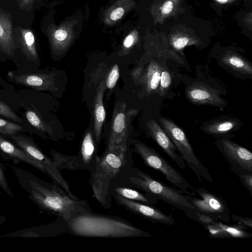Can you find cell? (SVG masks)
<instances>
[{
  "label": "cell",
  "instance_id": "1",
  "mask_svg": "<svg viewBox=\"0 0 252 252\" xmlns=\"http://www.w3.org/2000/svg\"><path fill=\"white\" fill-rule=\"evenodd\" d=\"M19 182L32 201L43 211L66 221L79 214L92 212L85 200L71 197L63 188L43 181L25 170L13 167Z\"/></svg>",
  "mask_w": 252,
  "mask_h": 252
},
{
  "label": "cell",
  "instance_id": "2",
  "mask_svg": "<svg viewBox=\"0 0 252 252\" xmlns=\"http://www.w3.org/2000/svg\"><path fill=\"white\" fill-rule=\"evenodd\" d=\"M75 235L87 237H135L152 235L120 218L92 212L79 214L66 221Z\"/></svg>",
  "mask_w": 252,
  "mask_h": 252
},
{
  "label": "cell",
  "instance_id": "3",
  "mask_svg": "<svg viewBox=\"0 0 252 252\" xmlns=\"http://www.w3.org/2000/svg\"><path fill=\"white\" fill-rule=\"evenodd\" d=\"M128 180L133 186L176 208L196 221L198 212L192 204L189 194L177 188L168 186L136 168L133 169Z\"/></svg>",
  "mask_w": 252,
  "mask_h": 252
},
{
  "label": "cell",
  "instance_id": "4",
  "mask_svg": "<svg viewBox=\"0 0 252 252\" xmlns=\"http://www.w3.org/2000/svg\"><path fill=\"white\" fill-rule=\"evenodd\" d=\"M127 140L126 139L114 146H107L103 155L97 160L91 183L94 196L103 205L108 202L110 182L126 164Z\"/></svg>",
  "mask_w": 252,
  "mask_h": 252
},
{
  "label": "cell",
  "instance_id": "5",
  "mask_svg": "<svg viewBox=\"0 0 252 252\" xmlns=\"http://www.w3.org/2000/svg\"><path fill=\"white\" fill-rule=\"evenodd\" d=\"M159 122L177 151L187 165L193 172L199 181L205 180L213 183V179L206 167L195 155L184 131L170 119L161 117Z\"/></svg>",
  "mask_w": 252,
  "mask_h": 252
},
{
  "label": "cell",
  "instance_id": "6",
  "mask_svg": "<svg viewBox=\"0 0 252 252\" xmlns=\"http://www.w3.org/2000/svg\"><path fill=\"white\" fill-rule=\"evenodd\" d=\"M135 152L148 166L162 173L166 180L184 193L190 194L194 187L158 153L144 143L133 140Z\"/></svg>",
  "mask_w": 252,
  "mask_h": 252
},
{
  "label": "cell",
  "instance_id": "7",
  "mask_svg": "<svg viewBox=\"0 0 252 252\" xmlns=\"http://www.w3.org/2000/svg\"><path fill=\"white\" fill-rule=\"evenodd\" d=\"M16 65L18 69H37L40 66L35 34L31 27L17 24L13 29Z\"/></svg>",
  "mask_w": 252,
  "mask_h": 252
},
{
  "label": "cell",
  "instance_id": "8",
  "mask_svg": "<svg viewBox=\"0 0 252 252\" xmlns=\"http://www.w3.org/2000/svg\"><path fill=\"white\" fill-rule=\"evenodd\" d=\"M7 137L29 156L42 164L46 170L47 175L71 197L78 198L70 191L69 184L63 178L55 163L42 152L31 137L19 133Z\"/></svg>",
  "mask_w": 252,
  "mask_h": 252
},
{
  "label": "cell",
  "instance_id": "9",
  "mask_svg": "<svg viewBox=\"0 0 252 252\" xmlns=\"http://www.w3.org/2000/svg\"><path fill=\"white\" fill-rule=\"evenodd\" d=\"M189 195L191 196L192 204L198 212L225 223L229 222L230 212L221 197L200 187H194Z\"/></svg>",
  "mask_w": 252,
  "mask_h": 252
},
{
  "label": "cell",
  "instance_id": "10",
  "mask_svg": "<svg viewBox=\"0 0 252 252\" xmlns=\"http://www.w3.org/2000/svg\"><path fill=\"white\" fill-rule=\"evenodd\" d=\"M20 15L12 3L0 7V59L12 60L16 64V49L13 29L20 24Z\"/></svg>",
  "mask_w": 252,
  "mask_h": 252
},
{
  "label": "cell",
  "instance_id": "11",
  "mask_svg": "<svg viewBox=\"0 0 252 252\" xmlns=\"http://www.w3.org/2000/svg\"><path fill=\"white\" fill-rule=\"evenodd\" d=\"M216 143L235 174L252 173V153L249 150L228 139H220Z\"/></svg>",
  "mask_w": 252,
  "mask_h": 252
},
{
  "label": "cell",
  "instance_id": "12",
  "mask_svg": "<svg viewBox=\"0 0 252 252\" xmlns=\"http://www.w3.org/2000/svg\"><path fill=\"white\" fill-rule=\"evenodd\" d=\"M8 80L28 89L40 91L55 92L57 88L54 74L37 71V69H17L7 73Z\"/></svg>",
  "mask_w": 252,
  "mask_h": 252
},
{
  "label": "cell",
  "instance_id": "13",
  "mask_svg": "<svg viewBox=\"0 0 252 252\" xmlns=\"http://www.w3.org/2000/svg\"><path fill=\"white\" fill-rule=\"evenodd\" d=\"M77 23L76 20H70L58 26L53 23L48 25L44 32L52 55L60 56L68 49L75 38V27Z\"/></svg>",
  "mask_w": 252,
  "mask_h": 252
},
{
  "label": "cell",
  "instance_id": "14",
  "mask_svg": "<svg viewBox=\"0 0 252 252\" xmlns=\"http://www.w3.org/2000/svg\"><path fill=\"white\" fill-rule=\"evenodd\" d=\"M138 113L135 109L127 108L126 103L118 102L113 111L108 146H113L127 139L130 122Z\"/></svg>",
  "mask_w": 252,
  "mask_h": 252
},
{
  "label": "cell",
  "instance_id": "15",
  "mask_svg": "<svg viewBox=\"0 0 252 252\" xmlns=\"http://www.w3.org/2000/svg\"><path fill=\"white\" fill-rule=\"evenodd\" d=\"M114 197L118 203L126 209L153 223L167 225H172L175 223V220L171 215L164 213L153 205L128 199L117 194Z\"/></svg>",
  "mask_w": 252,
  "mask_h": 252
},
{
  "label": "cell",
  "instance_id": "16",
  "mask_svg": "<svg viewBox=\"0 0 252 252\" xmlns=\"http://www.w3.org/2000/svg\"><path fill=\"white\" fill-rule=\"evenodd\" d=\"M186 92L188 99L194 104L219 107L225 104L218 90L202 82L193 83L188 87Z\"/></svg>",
  "mask_w": 252,
  "mask_h": 252
},
{
  "label": "cell",
  "instance_id": "17",
  "mask_svg": "<svg viewBox=\"0 0 252 252\" xmlns=\"http://www.w3.org/2000/svg\"><path fill=\"white\" fill-rule=\"evenodd\" d=\"M147 126L151 137L160 148L180 168L185 170V162L180 156L175 146L165 130L153 119L148 121Z\"/></svg>",
  "mask_w": 252,
  "mask_h": 252
},
{
  "label": "cell",
  "instance_id": "18",
  "mask_svg": "<svg viewBox=\"0 0 252 252\" xmlns=\"http://www.w3.org/2000/svg\"><path fill=\"white\" fill-rule=\"evenodd\" d=\"M0 153L5 158L16 161H21L47 174L45 167L29 156L22 149L8 140L3 135L0 134Z\"/></svg>",
  "mask_w": 252,
  "mask_h": 252
},
{
  "label": "cell",
  "instance_id": "19",
  "mask_svg": "<svg viewBox=\"0 0 252 252\" xmlns=\"http://www.w3.org/2000/svg\"><path fill=\"white\" fill-rule=\"evenodd\" d=\"M182 0H156L150 8L154 23L162 24L168 18L176 14L180 8Z\"/></svg>",
  "mask_w": 252,
  "mask_h": 252
},
{
  "label": "cell",
  "instance_id": "20",
  "mask_svg": "<svg viewBox=\"0 0 252 252\" xmlns=\"http://www.w3.org/2000/svg\"><path fill=\"white\" fill-rule=\"evenodd\" d=\"M209 232L210 237L213 238H248L252 234L246 231L240 226L224 224L220 221L214 224L205 226Z\"/></svg>",
  "mask_w": 252,
  "mask_h": 252
},
{
  "label": "cell",
  "instance_id": "21",
  "mask_svg": "<svg viewBox=\"0 0 252 252\" xmlns=\"http://www.w3.org/2000/svg\"><path fill=\"white\" fill-rule=\"evenodd\" d=\"M134 0H117L103 13L105 24L112 26L120 21L135 6Z\"/></svg>",
  "mask_w": 252,
  "mask_h": 252
},
{
  "label": "cell",
  "instance_id": "22",
  "mask_svg": "<svg viewBox=\"0 0 252 252\" xmlns=\"http://www.w3.org/2000/svg\"><path fill=\"white\" fill-rule=\"evenodd\" d=\"M105 80L100 84L94 105V131L97 141L100 136L102 125L105 119V111L103 103V97L105 90Z\"/></svg>",
  "mask_w": 252,
  "mask_h": 252
},
{
  "label": "cell",
  "instance_id": "23",
  "mask_svg": "<svg viewBox=\"0 0 252 252\" xmlns=\"http://www.w3.org/2000/svg\"><path fill=\"white\" fill-rule=\"evenodd\" d=\"M161 71V67L156 61L151 62L147 66L140 79L147 93H152L158 88Z\"/></svg>",
  "mask_w": 252,
  "mask_h": 252
},
{
  "label": "cell",
  "instance_id": "24",
  "mask_svg": "<svg viewBox=\"0 0 252 252\" xmlns=\"http://www.w3.org/2000/svg\"><path fill=\"white\" fill-rule=\"evenodd\" d=\"M222 63L232 69L241 73L252 75V66L246 59L233 52L227 51L221 58Z\"/></svg>",
  "mask_w": 252,
  "mask_h": 252
},
{
  "label": "cell",
  "instance_id": "25",
  "mask_svg": "<svg viewBox=\"0 0 252 252\" xmlns=\"http://www.w3.org/2000/svg\"><path fill=\"white\" fill-rule=\"evenodd\" d=\"M114 190L116 194L119 196L151 205L157 204L158 200L157 198L152 194L146 192L142 193L136 190L128 188L116 187Z\"/></svg>",
  "mask_w": 252,
  "mask_h": 252
},
{
  "label": "cell",
  "instance_id": "26",
  "mask_svg": "<svg viewBox=\"0 0 252 252\" xmlns=\"http://www.w3.org/2000/svg\"><path fill=\"white\" fill-rule=\"evenodd\" d=\"M239 123L232 119L215 121L202 127L207 133L214 135H219L229 132L233 129Z\"/></svg>",
  "mask_w": 252,
  "mask_h": 252
},
{
  "label": "cell",
  "instance_id": "27",
  "mask_svg": "<svg viewBox=\"0 0 252 252\" xmlns=\"http://www.w3.org/2000/svg\"><path fill=\"white\" fill-rule=\"evenodd\" d=\"M198 42L197 38L182 32L174 33L170 37L171 45L177 51H181L188 46L196 45Z\"/></svg>",
  "mask_w": 252,
  "mask_h": 252
},
{
  "label": "cell",
  "instance_id": "28",
  "mask_svg": "<svg viewBox=\"0 0 252 252\" xmlns=\"http://www.w3.org/2000/svg\"><path fill=\"white\" fill-rule=\"evenodd\" d=\"M94 149L93 134L91 131H88L83 138L81 147L82 158L85 164H88L91 161Z\"/></svg>",
  "mask_w": 252,
  "mask_h": 252
},
{
  "label": "cell",
  "instance_id": "29",
  "mask_svg": "<svg viewBox=\"0 0 252 252\" xmlns=\"http://www.w3.org/2000/svg\"><path fill=\"white\" fill-rule=\"evenodd\" d=\"M23 125L6 119L0 118V134L7 137L25 132Z\"/></svg>",
  "mask_w": 252,
  "mask_h": 252
},
{
  "label": "cell",
  "instance_id": "30",
  "mask_svg": "<svg viewBox=\"0 0 252 252\" xmlns=\"http://www.w3.org/2000/svg\"><path fill=\"white\" fill-rule=\"evenodd\" d=\"M10 1L18 13L20 15L25 14L32 19L35 8L36 0H10Z\"/></svg>",
  "mask_w": 252,
  "mask_h": 252
},
{
  "label": "cell",
  "instance_id": "31",
  "mask_svg": "<svg viewBox=\"0 0 252 252\" xmlns=\"http://www.w3.org/2000/svg\"><path fill=\"white\" fill-rule=\"evenodd\" d=\"M0 116L6 119L24 125V121L12 107L0 99Z\"/></svg>",
  "mask_w": 252,
  "mask_h": 252
},
{
  "label": "cell",
  "instance_id": "32",
  "mask_svg": "<svg viewBox=\"0 0 252 252\" xmlns=\"http://www.w3.org/2000/svg\"><path fill=\"white\" fill-rule=\"evenodd\" d=\"M139 39V33L136 29L131 31L124 38L122 45V51L125 53H128L137 43Z\"/></svg>",
  "mask_w": 252,
  "mask_h": 252
},
{
  "label": "cell",
  "instance_id": "33",
  "mask_svg": "<svg viewBox=\"0 0 252 252\" xmlns=\"http://www.w3.org/2000/svg\"><path fill=\"white\" fill-rule=\"evenodd\" d=\"M171 83V77L170 73L166 70H162L161 71V75L159 84V94L160 96H163Z\"/></svg>",
  "mask_w": 252,
  "mask_h": 252
},
{
  "label": "cell",
  "instance_id": "34",
  "mask_svg": "<svg viewBox=\"0 0 252 252\" xmlns=\"http://www.w3.org/2000/svg\"><path fill=\"white\" fill-rule=\"evenodd\" d=\"M120 71L118 64H115L110 71L105 80L106 87L109 89H112L115 87L119 77Z\"/></svg>",
  "mask_w": 252,
  "mask_h": 252
},
{
  "label": "cell",
  "instance_id": "35",
  "mask_svg": "<svg viewBox=\"0 0 252 252\" xmlns=\"http://www.w3.org/2000/svg\"><path fill=\"white\" fill-rule=\"evenodd\" d=\"M0 187L10 197L14 198V195L9 187L8 182H7L6 178L4 167L0 162Z\"/></svg>",
  "mask_w": 252,
  "mask_h": 252
},
{
  "label": "cell",
  "instance_id": "36",
  "mask_svg": "<svg viewBox=\"0 0 252 252\" xmlns=\"http://www.w3.org/2000/svg\"><path fill=\"white\" fill-rule=\"evenodd\" d=\"M231 220L237 224L246 229L247 228H252V219L251 218L239 216L236 215H232L231 216Z\"/></svg>",
  "mask_w": 252,
  "mask_h": 252
},
{
  "label": "cell",
  "instance_id": "37",
  "mask_svg": "<svg viewBox=\"0 0 252 252\" xmlns=\"http://www.w3.org/2000/svg\"><path fill=\"white\" fill-rule=\"evenodd\" d=\"M238 176L250 196H252V173L242 174Z\"/></svg>",
  "mask_w": 252,
  "mask_h": 252
},
{
  "label": "cell",
  "instance_id": "38",
  "mask_svg": "<svg viewBox=\"0 0 252 252\" xmlns=\"http://www.w3.org/2000/svg\"><path fill=\"white\" fill-rule=\"evenodd\" d=\"M218 220L206 215L199 212L196 214V221L204 225V227L214 224Z\"/></svg>",
  "mask_w": 252,
  "mask_h": 252
},
{
  "label": "cell",
  "instance_id": "39",
  "mask_svg": "<svg viewBox=\"0 0 252 252\" xmlns=\"http://www.w3.org/2000/svg\"><path fill=\"white\" fill-rule=\"evenodd\" d=\"M142 67H139L136 68L133 71L132 75L136 79L138 78V77L140 76L141 73L142 72Z\"/></svg>",
  "mask_w": 252,
  "mask_h": 252
},
{
  "label": "cell",
  "instance_id": "40",
  "mask_svg": "<svg viewBox=\"0 0 252 252\" xmlns=\"http://www.w3.org/2000/svg\"><path fill=\"white\" fill-rule=\"evenodd\" d=\"M216 2L220 4H230L234 2L236 0H214Z\"/></svg>",
  "mask_w": 252,
  "mask_h": 252
}]
</instances>
